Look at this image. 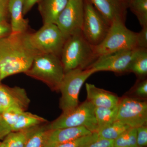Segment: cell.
Listing matches in <instances>:
<instances>
[{"instance_id":"6da1fadb","label":"cell","mask_w":147,"mask_h":147,"mask_svg":"<svg viewBox=\"0 0 147 147\" xmlns=\"http://www.w3.org/2000/svg\"><path fill=\"white\" fill-rule=\"evenodd\" d=\"M30 33H13L0 38L1 81L14 74L26 73L39 53L32 46Z\"/></svg>"},{"instance_id":"7a4b0ae2","label":"cell","mask_w":147,"mask_h":147,"mask_svg":"<svg viewBox=\"0 0 147 147\" xmlns=\"http://www.w3.org/2000/svg\"><path fill=\"white\" fill-rule=\"evenodd\" d=\"M60 59L65 73L76 68H89L97 58L94 46L87 41L82 32L66 40Z\"/></svg>"},{"instance_id":"3957f363","label":"cell","mask_w":147,"mask_h":147,"mask_svg":"<svg viewBox=\"0 0 147 147\" xmlns=\"http://www.w3.org/2000/svg\"><path fill=\"white\" fill-rule=\"evenodd\" d=\"M60 57L52 54H40L35 58L27 75L45 83L58 91L65 75Z\"/></svg>"},{"instance_id":"277c9868","label":"cell","mask_w":147,"mask_h":147,"mask_svg":"<svg viewBox=\"0 0 147 147\" xmlns=\"http://www.w3.org/2000/svg\"><path fill=\"white\" fill-rule=\"evenodd\" d=\"M125 22L117 20L111 24L105 38L98 45L94 46L96 57L120 50L137 48V33L127 28Z\"/></svg>"},{"instance_id":"5b68a950","label":"cell","mask_w":147,"mask_h":147,"mask_svg":"<svg viewBox=\"0 0 147 147\" xmlns=\"http://www.w3.org/2000/svg\"><path fill=\"white\" fill-rule=\"evenodd\" d=\"M95 72L94 69L89 67L76 68L65 73L59 89L61 94L59 106L62 113L69 112L79 105V96L82 86Z\"/></svg>"},{"instance_id":"8992f818","label":"cell","mask_w":147,"mask_h":147,"mask_svg":"<svg viewBox=\"0 0 147 147\" xmlns=\"http://www.w3.org/2000/svg\"><path fill=\"white\" fill-rule=\"evenodd\" d=\"M95 107L86 100L69 112L62 113L59 117L46 124L47 129L84 127L90 131L98 130L94 113Z\"/></svg>"},{"instance_id":"52a82bcc","label":"cell","mask_w":147,"mask_h":147,"mask_svg":"<svg viewBox=\"0 0 147 147\" xmlns=\"http://www.w3.org/2000/svg\"><path fill=\"white\" fill-rule=\"evenodd\" d=\"M29 38L39 54H52L60 57L65 40L56 24H43L37 31L30 33Z\"/></svg>"},{"instance_id":"ba28073f","label":"cell","mask_w":147,"mask_h":147,"mask_svg":"<svg viewBox=\"0 0 147 147\" xmlns=\"http://www.w3.org/2000/svg\"><path fill=\"white\" fill-rule=\"evenodd\" d=\"M82 33L91 45L96 46L105 38L110 25L88 0H84Z\"/></svg>"},{"instance_id":"9c48e42d","label":"cell","mask_w":147,"mask_h":147,"mask_svg":"<svg viewBox=\"0 0 147 147\" xmlns=\"http://www.w3.org/2000/svg\"><path fill=\"white\" fill-rule=\"evenodd\" d=\"M84 17V0H69L55 23L65 40L82 32Z\"/></svg>"},{"instance_id":"30bf717a","label":"cell","mask_w":147,"mask_h":147,"mask_svg":"<svg viewBox=\"0 0 147 147\" xmlns=\"http://www.w3.org/2000/svg\"><path fill=\"white\" fill-rule=\"evenodd\" d=\"M117 121L131 128L147 124V102L127 96L120 99Z\"/></svg>"},{"instance_id":"8fae6325","label":"cell","mask_w":147,"mask_h":147,"mask_svg":"<svg viewBox=\"0 0 147 147\" xmlns=\"http://www.w3.org/2000/svg\"><path fill=\"white\" fill-rule=\"evenodd\" d=\"M137 48L120 50L98 57L89 67L96 72L110 71L116 73L128 72Z\"/></svg>"},{"instance_id":"7c38bea8","label":"cell","mask_w":147,"mask_h":147,"mask_svg":"<svg viewBox=\"0 0 147 147\" xmlns=\"http://www.w3.org/2000/svg\"><path fill=\"white\" fill-rule=\"evenodd\" d=\"M30 102V100L23 88L10 87L0 83V103L4 110L16 107L26 111Z\"/></svg>"},{"instance_id":"4fadbf2b","label":"cell","mask_w":147,"mask_h":147,"mask_svg":"<svg viewBox=\"0 0 147 147\" xmlns=\"http://www.w3.org/2000/svg\"><path fill=\"white\" fill-rule=\"evenodd\" d=\"M92 133L84 127L47 129L45 135V147H56L61 144Z\"/></svg>"},{"instance_id":"5bb4252c","label":"cell","mask_w":147,"mask_h":147,"mask_svg":"<svg viewBox=\"0 0 147 147\" xmlns=\"http://www.w3.org/2000/svg\"><path fill=\"white\" fill-rule=\"evenodd\" d=\"M110 25L117 20L125 22L127 8L119 0H88Z\"/></svg>"},{"instance_id":"9a60e30c","label":"cell","mask_w":147,"mask_h":147,"mask_svg":"<svg viewBox=\"0 0 147 147\" xmlns=\"http://www.w3.org/2000/svg\"><path fill=\"white\" fill-rule=\"evenodd\" d=\"M87 100L95 107L113 108L118 105L120 98L111 92L96 86L92 84H86Z\"/></svg>"},{"instance_id":"2e32d148","label":"cell","mask_w":147,"mask_h":147,"mask_svg":"<svg viewBox=\"0 0 147 147\" xmlns=\"http://www.w3.org/2000/svg\"><path fill=\"white\" fill-rule=\"evenodd\" d=\"M69 0H42L38 3V9L43 24H55L65 8Z\"/></svg>"},{"instance_id":"e0dca14e","label":"cell","mask_w":147,"mask_h":147,"mask_svg":"<svg viewBox=\"0 0 147 147\" xmlns=\"http://www.w3.org/2000/svg\"><path fill=\"white\" fill-rule=\"evenodd\" d=\"M9 12L11 33H18L28 32L29 21L24 18L23 0H9Z\"/></svg>"},{"instance_id":"ac0fdd59","label":"cell","mask_w":147,"mask_h":147,"mask_svg":"<svg viewBox=\"0 0 147 147\" xmlns=\"http://www.w3.org/2000/svg\"><path fill=\"white\" fill-rule=\"evenodd\" d=\"M39 125L11 131L3 139V143L6 147H25L28 139Z\"/></svg>"},{"instance_id":"d6986e66","label":"cell","mask_w":147,"mask_h":147,"mask_svg":"<svg viewBox=\"0 0 147 147\" xmlns=\"http://www.w3.org/2000/svg\"><path fill=\"white\" fill-rule=\"evenodd\" d=\"M42 117L24 111L20 114L16 123L11 128V131H17L41 125L47 122Z\"/></svg>"},{"instance_id":"ffe728a7","label":"cell","mask_w":147,"mask_h":147,"mask_svg":"<svg viewBox=\"0 0 147 147\" xmlns=\"http://www.w3.org/2000/svg\"><path fill=\"white\" fill-rule=\"evenodd\" d=\"M129 72L134 73L140 77L147 74V49L137 48L129 66Z\"/></svg>"},{"instance_id":"44dd1931","label":"cell","mask_w":147,"mask_h":147,"mask_svg":"<svg viewBox=\"0 0 147 147\" xmlns=\"http://www.w3.org/2000/svg\"><path fill=\"white\" fill-rule=\"evenodd\" d=\"M118 105L113 108L95 107V116L98 130L117 121Z\"/></svg>"},{"instance_id":"7402d4cb","label":"cell","mask_w":147,"mask_h":147,"mask_svg":"<svg viewBox=\"0 0 147 147\" xmlns=\"http://www.w3.org/2000/svg\"><path fill=\"white\" fill-rule=\"evenodd\" d=\"M129 128L130 127L128 125L116 121L109 125L100 129L97 133L99 138L115 140Z\"/></svg>"},{"instance_id":"603a6c76","label":"cell","mask_w":147,"mask_h":147,"mask_svg":"<svg viewBox=\"0 0 147 147\" xmlns=\"http://www.w3.org/2000/svg\"><path fill=\"white\" fill-rule=\"evenodd\" d=\"M114 147H138L136 128H129L115 139L114 141Z\"/></svg>"},{"instance_id":"cb8c5ba5","label":"cell","mask_w":147,"mask_h":147,"mask_svg":"<svg viewBox=\"0 0 147 147\" xmlns=\"http://www.w3.org/2000/svg\"><path fill=\"white\" fill-rule=\"evenodd\" d=\"M129 8L137 16L142 27L147 26V0H131Z\"/></svg>"},{"instance_id":"d4e9b609","label":"cell","mask_w":147,"mask_h":147,"mask_svg":"<svg viewBox=\"0 0 147 147\" xmlns=\"http://www.w3.org/2000/svg\"><path fill=\"white\" fill-rule=\"evenodd\" d=\"M47 130L46 124L38 127L28 139L25 147H45V135Z\"/></svg>"},{"instance_id":"484cf974","label":"cell","mask_w":147,"mask_h":147,"mask_svg":"<svg viewBox=\"0 0 147 147\" xmlns=\"http://www.w3.org/2000/svg\"><path fill=\"white\" fill-rule=\"evenodd\" d=\"M98 138L97 132H94L61 144L56 147H86Z\"/></svg>"},{"instance_id":"4316f807","label":"cell","mask_w":147,"mask_h":147,"mask_svg":"<svg viewBox=\"0 0 147 147\" xmlns=\"http://www.w3.org/2000/svg\"><path fill=\"white\" fill-rule=\"evenodd\" d=\"M24 111H25L17 107H9L3 110L1 117L11 129L16 123L20 114Z\"/></svg>"},{"instance_id":"83f0119b","label":"cell","mask_w":147,"mask_h":147,"mask_svg":"<svg viewBox=\"0 0 147 147\" xmlns=\"http://www.w3.org/2000/svg\"><path fill=\"white\" fill-rule=\"evenodd\" d=\"M137 141L138 147H146L147 145V124L136 128Z\"/></svg>"},{"instance_id":"f1b7e54d","label":"cell","mask_w":147,"mask_h":147,"mask_svg":"<svg viewBox=\"0 0 147 147\" xmlns=\"http://www.w3.org/2000/svg\"><path fill=\"white\" fill-rule=\"evenodd\" d=\"M136 47L147 49V26L142 27V30L137 33Z\"/></svg>"},{"instance_id":"f546056e","label":"cell","mask_w":147,"mask_h":147,"mask_svg":"<svg viewBox=\"0 0 147 147\" xmlns=\"http://www.w3.org/2000/svg\"><path fill=\"white\" fill-rule=\"evenodd\" d=\"M9 0H0V23L7 21L9 18Z\"/></svg>"},{"instance_id":"4dcf8cb0","label":"cell","mask_w":147,"mask_h":147,"mask_svg":"<svg viewBox=\"0 0 147 147\" xmlns=\"http://www.w3.org/2000/svg\"><path fill=\"white\" fill-rule=\"evenodd\" d=\"M134 92L137 96L141 98H146L147 96V81L146 79L142 80L138 83L135 88Z\"/></svg>"},{"instance_id":"1f68e13d","label":"cell","mask_w":147,"mask_h":147,"mask_svg":"<svg viewBox=\"0 0 147 147\" xmlns=\"http://www.w3.org/2000/svg\"><path fill=\"white\" fill-rule=\"evenodd\" d=\"M114 141L98 137L97 140L91 143L86 147H114Z\"/></svg>"},{"instance_id":"d6a6232c","label":"cell","mask_w":147,"mask_h":147,"mask_svg":"<svg viewBox=\"0 0 147 147\" xmlns=\"http://www.w3.org/2000/svg\"><path fill=\"white\" fill-rule=\"evenodd\" d=\"M11 33L10 24L7 21L0 23V38L7 36Z\"/></svg>"},{"instance_id":"836d02e7","label":"cell","mask_w":147,"mask_h":147,"mask_svg":"<svg viewBox=\"0 0 147 147\" xmlns=\"http://www.w3.org/2000/svg\"><path fill=\"white\" fill-rule=\"evenodd\" d=\"M42 0H23V13L26 14L36 3Z\"/></svg>"},{"instance_id":"e575fe53","label":"cell","mask_w":147,"mask_h":147,"mask_svg":"<svg viewBox=\"0 0 147 147\" xmlns=\"http://www.w3.org/2000/svg\"><path fill=\"white\" fill-rule=\"evenodd\" d=\"M11 131L9 127L0 118V140H3L6 136Z\"/></svg>"},{"instance_id":"d590c367","label":"cell","mask_w":147,"mask_h":147,"mask_svg":"<svg viewBox=\"0 0 147 147\" xmlns=\"http://www.w3.org/2000/svg\"><path fill=\"white\" fill-rule=\"evenodd\" d=\"M127 8H129L131 0H119Z\"/></svg>"},{"instance_id":"8d00e7d4","label":"cell","mask_w":147,"mask_h":147,"mask_svg":"<svg viewBox=\"0 0 147 147\" xmlns=\"http://www.w3.org/2000/svg\"><path fill=\"white\" fill-rule=\"evenodd\" d=\"M4 110V109L0 103V117H1V115L2 113Z\"/></svg>"},{"instance_id":"74e56055","label":"cell","mask_w":147,"mask_h":147,"mask_svg":"<svg viewBox=\"0 0 147 147\" xmlns=\"http://www.w3.org/2000/svg\"><path fill=\"white\" fill-rule=\"evenodd\" d=\"M0 147H6L3 142H0Z\"/></svg>"},{"instance_id":"f35d334b","label":"cell","mask_w":147,"mask_h":147,"mask_svg":"<svg viewBox=\"0 0 147 147\" xmlns=\"http://www.w3.org/2000/svg\"><path fill=\"white\" fill-rule=\"evenodd\" d=\"M1 72H0V83H1Z\"/></svg>"},{"instance_id":"ab89813d","label":"cell","mask_w":147,"mask_h":147,"mask_svg":"<svg viewBox=\"0 0 147 147\" xmlns=\"http://www.w3.org/2000/svg\"></svg>"}]
</instances>
